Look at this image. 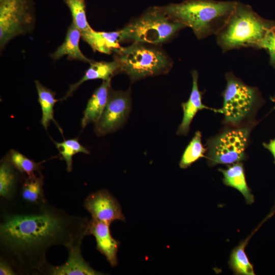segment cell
Here are the masks:
<instances>
[{"mask_svg": "<svg viewBox=\"0 0 275 275\" xmlns=\"http://www.w3.org/2000/svg\"><path fill=\"white\" fill-rule=\"evenodd\" d=\"M1 214L0 249L17 274H47L48 250L82 242L89 219L69 214L48 203L7 207Z\"/></svg>", "mask_w": 275, "mask_h": 275, "instance_id": "1", "label": "cell"}, {"mask_svg": "<svg viewBox=\"0 0 275 275\" xmlns=\"http://www.w3.org/2000/svg\"><path fill=\"white\" fill-rule=\"evenodd\" d=\"M236 1L185 0L160 6L173 19L190 28L198 39L216 35L233 12Z\"/></svg>", "mask_w": 275, "mask_h": 275, "instance_id": "2", "label": "cell"}, {"mask_svg": "<svg viewBox=\"0 0 275 275\" xmlns=\"http://www.w3.org/2000/svg\"><path fill=\"white\" fill-rule=\"evenodd\" d=\"M275 21L266 19L248 4L236 2L235 9L224 26L216 35L223 52L243 47L258 49L260 43Z\"/></svg>", "mask_w": 275, "mask_h": 275, "instance_id": "3", "label": "cell"}, {"mask_svg": "<svg viewBox=\"0 0 275 275\" xmlns=\"http://www.w3.org/2000/svg\"><path fill=\"white\" fill-rule=\"evenodd\" d=\"M159 45L133 42L114 52L120 73L127 75L134 82L149 76L168 73L173 67L170 57Z\"/></svg>", "mask_w": 275, "mask_h": 275, "instance_id": "4", "label": "cell"}, {"mask_svg": "<svg viewBox=\"0 0 275 275\" xmlns=\"http://www.w3.org/2000/svg\"><path fill=\"white\" fill-rule=\"evenodd\" d=\"M186 26L154 6L132 19L120 30L121 42H139L160 46L173 39Z\"/></svg>", "mask_w": 275, "mask_h": 275, "instance_id": "5", "label": "cell"}, {"mask_svg": "<svg viewBox=\"0 0 275 275\" xmlns=\"http://www.w3.org/2000/svg\"><path fill=\"white\" fill-rule=\"evenodd\" d=\"M225 77L227 85L219 109L224 117L223 123L240 126L255 123L254 118L263 102L259 90L247 85L231 72L227 73Z\"/></svg>", "mask_w": 275, "mask_h": 275, "instance_id": "6", "label": "cell"}, {"mask_svg": "<svg viewBox=\"0 0 275 275\" xmlns=\"http://www.w3.org/2000/svg\"><path fill=\"white\" fill-rule=\"evenodd\" d=\"M256 124L255 122L240 126L226 125L219 133L208 139L205 156L208 165H229L245 160L251 132Z\"/></svg>", "mask_w": 275, "mask_h": 275, "instance_id": "7", "label": "cell"}, {"mask_svg": "<svg viewBox=\"0 0 275 275\" xmlns=\"http://www.w3.org/2000/svg\"><path fill=\"white\" fill-rule=\"evenodd\" d=\"M34 17L28 0H2L0 4V46L31 30Z\"/></svg>", "mask_w": 275, "mask_h": 275, "instance_id": "8", "label": "cell"}, {"mask_svg": "<svg viewBox=\"0 0 275 275\" xmlns=\"http://www.w3.org/2000/svg\"><path fill=\"white\" fill-rule=\"evenodd\" d=\"M131 106L130 89L126 91L111 89L102 114L95 124L96 134L102 136L121 128L128 117Z\"/></svg>", "mask_w": 275, "mask_h": 275, "instance_id": "9", "label": "cell"}, {"mask_svg": "<svg viewBox=\"0 0 275 275\" xmlns=\"http://www.w3.org/2000/svg\"><path fill=\"white\" fill-rule=\"evenodd\" d=\"M84 206L92 218L97 221L111 224L115 221L125 219L119 202L106 189L89 195L84 201Z\"/></svg>", "mask_w": 275, "mask_h": 275, "instance_id": "10", "label": "cell"}, {"mask_svg": "<svg viewBox=\"0 0 275 275\" xmlns=\"http://www.w3.org/2000/svg\"><path fill=\"white\" fill-rule=\"evenodd\" d=\"M110 225L91 218L88 224L87 235L94 236L96 249L105 257L112 267H115L118 264L117 253L120 242L112 236Z\"/></svg>", "mask_w": 275, "mask_h": 275, "instance_id": "11", "label": "cell"}, {"mask_svg": "<svg viewBox=\"0 0 275 275\" xmlns=\"http://www.w3.org/2000/svg\"><path fill=\"white\" fill-rule=\"evenodd\" d=\"M82 242L76 243L67 249L68 258L66 262L60 266L50 264L47 274L50 275H101L104 274L92 267L84 260L81 252Z\"/></svg>", "mask_w": 275, "mask_h": 275, "instance_id": "12", "label": "cell"}, {"mask_svg": "<svg viewBox=\"0 0 275 275\" xmlns=\"http://www.w3.org/2000/svg\"><path fill=\"white\" fill-rule=\"evenodd\" d=\"M193 78L192 89L187 101L181 103L183 112V118L177 131V135L186 136L188 134L190 124L197 113L203 109H209L215 112H220L219 109L210 108L204 105L202 101L203 92L199 90L198 80V73L196 70L191 72Z\"/></svg>", "mask_w": 275, "mask_h": 275, "instance_id": "13", "label": "cell"}, {"mask_svg": "<svg viewBox=\"0 0 275 275\" xmlns=\"http://www.w3.org/2000/svg\"><path fill=\"white\" fill-rule=\"evenodd\" d=\"M111 81V79L103 80L102 84L95 90L88 100L81 121L82 128L91 123H96L100 118L112 89Z\"/></svg>", "mask_w": 275, "mask_h": 275, "instance_id": "14", "label": "cell"}, {"mask_svg": "<svg viewBox=\"0 0 275 275\" xmlns=\"http://www.w3.org/2000/svg\"><path fill=\"white\" fill-rule=\"evenodd\" d=\"M90 64L89 68L81 78L77 82L70 86L66 94L62 98V101L70 96L82 83L86 81L98 79L106 80L112 79L114 75L120 73L119 64L114 60L112 62L93 61Z\"/></svg>", "mask_w": 275, "mask_h": 275, "instance_id": "15", "label": "cell"}, {"mask_svg": "<svg viewBox=\"0 0 275 275\" xmlns=\"http://www.w3.org/2000/svg\"><path fill=\"white\" fill-rule=\"evenodd\" d=\"M81 38L94 51L110 54L115 52L121 46L120 30L115 32H97L93 29L81 33Z\"/></svg>", "mask_w": 275, "mask_h": 275, "instance_id": "16", "label": "cell"}, {"mask_svg": "<svg viewBox=\"0 0 275 275\" xmlns=\"http://www.w3.org/2000/svg\"><path fill=\"white\" fill-rule=\"evenodd\" d=\"M80 31L72 23L68 29L63 43L51 54V58L56 60L66 56L69 60L90 63L93 60L86 57L80 49Z\"/></svg>", "mask_w": 275, "mask_h": 275, "instance_id": "17", "label": "cell"}, {"mask_svg": "<svg viewBox=\"0 0 275 275\" xmlns=\"http://www.w3.org/2000/svg\"><path fill=\"white\" fill-rule=\"evenodd\" d=\"M218 171L224 176V184L233 187L240 192L248 204L254 203V196L247 184L244 169L241 162L229 164L226 169H219Z\"/></svg>", "mask_w": 275, "mask_h": 275, "instance_id": "18", "label": "cell"}, {"mask_svg": "<svg viewBox=\"0 0 275 275\" xmlns=\"http://www.w3.org/2000/svg\"><path fill=\"white\" fill-rule=\"evenodd\" d=\"M43 176L41 173L27 177L22 181L19 195L21 204L37 205L46 202L43 190Z\"/></svg>", "mask_w": 275, "mask_h": 275, "instance_id": "19", "label": "cell"}, {"mask_svg": "<svg viewBox=\"0 0 275 275\" xmlns=\"http://www.w3.org/2000/svg\"><path fill=\"white\" fill-rule=\"evenodd\" d=\"M18 172L6 156L0 165V197L6 202H12L16 196Z\"/></svg>", "mask_w": 275, "mask_h": 275, "instance_id": "20", "label": "cell"}, {"mask_svg": "<svg viewBox=\"0 0 275 275\" xmlns=\"http://www.w3.org/2000/svg\"><path fill=\"white\" fill-rule=\"evenodd\" d=\"M35 84L38 95V102L42 111L41 123L45 130H47L50 122L53 121L63 134L62 128L54 119L53 107L58 100L55 98L56 93L48 88L43 86L39 80H35Z\"/></svg>", "mask_w": 275, "mask_h": 275, "instance_id": "21", "label": "cell"}, {"mask_svg": "<svg viewBox=\"0 0 275 275\" xmlns=\"http://www.w3.org/2000/svg\"><path fill=\"white\" fill-rule=\"evenodd\" d=\"M251 237L241 241L234 248L230 255L229 264L236 274H255L253 265L250 262L245 252V248Z\"/></svg>", "mask_w": 275, "mask_h": 275, "instance_id": "22", "label": "cell"}, {"mask_svg": "<svg viewBox=\"0 0 275 275\" xmlns=\"http://www.w3.org/2000/svg\"><path fill=\"white\" fill-rule=\"evenodd\" d=\"M206 151V148L204 147L202 143V133L200 131H197L181 156L180 168H187L200 158L205 157L204 154Z\"/></svg>", "mask_w": 275, "mask_h": 275, "instance_id": "23", "label": "cell"}, {"mask_svg": "<svg viewBox=\"0 0 275 275\" xmlns=\"http://www.w3.org/2000/svg\"><path fill=\"white\" fill-rule=\"evenodd\" d=\"M7 156L19 172L28 177H32L41 173L42 161L36 162L15 150H11Z\"/></svg>", "mask_w": 275, "mask_h": 275, "instance_id": "24", "label": "cell"}, {"mask_svg": "<svg viewBox=\"0 0 275 275\" xmlns=\"http://www.w3.org/2000/svg\"><path fill=\"white\" fill-rule=\"evenodd\" d=\"M60 155L66 163V169L68 172L72 170V157L78 153L89 154L90 152L78 142V138L64 140L62 142L53 141Z\"/></svg>", "mask_w": 275, "mask_h": 275, "instance_id": "25", "label": "cell"}, {"mask_svg": "<svg viewBox=\"0 0 275 275\" xmlns=\"http://www.w3.org/2000/svg\"><path fill=\"white\" fill-rule=\"evenodd\" d=\"M72 18V23L81 32V34L93 29L87 19L85 0H64Z\"/></svg>", "mask_w": 275, "mask_h": 275, "instance_id": "26", "label": "cell"}, {"mask_svg": "<svg viewBox=\"0 0 275 275\" xmlns=\"http://www.w3.org/2000/svg\"><path fill=\"white\" fill-rule=\"evenodd\" d=\"M258 49H264L267 51L269 56V64L275 68V28L266 35Z\"/></svg>", "mask_w": 275, "mask_h": 275, "instance_id": "27", "label": "cell"}, {"mask_svg": "<svg viewBox=\"0 0 275 275\" xmlns=\"http://www.w3.org/2000/svg\"><path fill=\"white\" fill-rule=\"evenodd\" d=\"M0 274L1 275H15L17 274L12 264L5 258H0Z\"/></svg>", "mask_w": 275, "mask_h": 275, "instance_id": "28", "label": "cell"}, {"mask_svg": "<svg viewBox=\"0 0 275 275\" xmlns=\"http://www.w3.org/2000/svg\"><path fill=\"white\" fill-rule=\"evenodd\" d=\"M263 146L270 152L274 158L273 162L275 164V139L270 140L268 143H263Z\"/></svg>", "mask_w": 275, "mask_h": 275, "instance_id": "29", "label": "cell"}, {"mask_svg": "<svg viewBox=\"0 0 275 275\" xmlns=\"http://www.w3.org/2000/svg\"><path fill=\"white\" fill-rule=\"evenodd\" d=\"M275 215V202H274V204L270 211V212L269 213V214L267 215V216L265 218V219H264V221H265L266 220H267L268 218H269L270 217H271L272 216Z\"/></svg>", "mask_w": 275, "mask_h": 275, "instance_id": "30", "label": "cell"}, {"mask_svg": "<svg viewBox=\"0 0 275 275\" xmlns=\"http://www.w3.org/2000/svg\"><path fill=\"white\" fill-rule=\"evenodd\" d=\"M2 1V0H0V1Z\"/></svg>", "mask_w": 275, "mask_h": 275, "instance_id": "31", "label": "cell"}]
</instances>
